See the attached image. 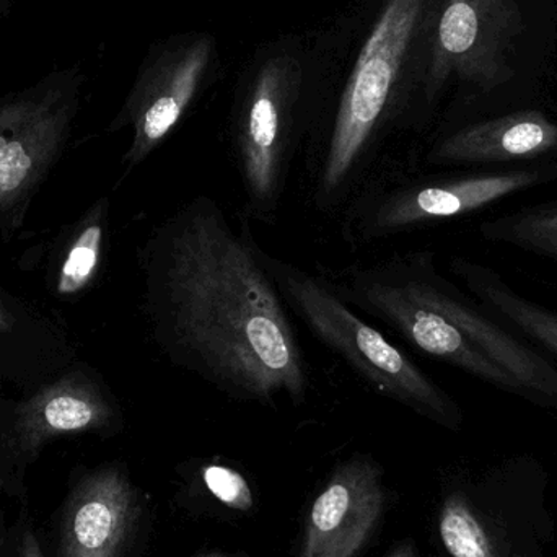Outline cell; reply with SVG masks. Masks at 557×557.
I'll return each instance as SVG.
<instances>
[{
  "label": "cell",
  "instance_id": "6da1fadb",
  "mask_svg": "<svg viewBox=\"0 0 557 557\" xmlns=\"http://www.w3.org/2000/svg\"><path fill=\"white\" fill-rule=\"evenodd\" d=\"M263 250L224 209L198 196L150 245V311L176 367L244 401L307 398L310 376Z\"/></svg>",
  "mask_w": 557,
  "mask_h": 557
},
{
  "label": "cell",
  "instance_id": "7a4b0ae2",
  "mask_svg": "<svg viewBox=\"0 0 557 557\" xmlns=\"http://www.w3.org/2000/svg\"><path fill=\"white\" fill-rule=\"evenodd\" d=\"M261 255L288 308L376 393L445 428L461 424L458 403L405 350L363 321L339 290L264 251Z\"/></svg>",
  "mask_w": 557,
  "mask_h": 557
},
{
  "label": "cell",
  "instance_id": "3957f363",
  "mask_svg": "<svg viewBox=\"0 0 557 557\" xmlns=\"http://www.w3.org/2000/svg\"><path fill=\"white\" fill-rule=\"evenodd\" d=\"M428 0H386L360 49L339 107L321 170L324 196L339 191L352 175L382 121L401 75Z\"/></svg>",
  "mask_w": 557,
  "mask_h": 557
},
{
  "label": "cell",
  "instance_id": "277c9868",
  "mask_svg": "<svg viewBox=\"0 0 557 557\" xmlns=\"http://www.w3.org/2000/svg\"><path fill=\"white\" fill-rule=\"evenodd\" d=\"M339 292L347 301L380 318L425 356L493 388L527 399L522 385L419 290L403 260L385 268L356 271L350 274L349 285Z\"/></svg>",
  "mask_w": 557,
  "mask_h": 557
},
{
  "label": "cell",
  "instance_id": "5b68a950",
  "mask_svg": "<svg viewBox=\"0 0 557 557\" xmlns=\"http://www.w3.org/2000/svg\"><path fill=\"white\" fill-rule=\"evenodd\" d=\"M84 82V69L71 65L0 100V211L20 201L61 152Z\"/></svg>",
  "mask_w": 557,
  "mask_h": 557
},
{
  "label": "cell",
  "instance_id": "8992f818",
  "mask_svg": "<svg viewBox=\"0 0 557 557\" xmlns=\"http://www.w3.org/2000/svg\"><path fill=\"white\" fill-rule=\"evenodd\" d=\"M214 58L215 38L209 33L175 36L149 52L111 124V131H133L124 157L129 169L152 156L178 126L201 91Z\"/></svg>",
  "mask_w": 557,
  "mask_h": 557
},
{
  "label": "cell",
  "instance_id": "52a82bcc",
  "mask_svg": "<svg viewBox=\"0 0 557 557\" xmlns=\"http://www.w3.org/2000/svg\"><path fill=\"white\" fill-rule=\"evenodd\" d=\"M304 71L290 54L268 58L255 72L235 123L242 180L251 208L276 211L284 178L287 133Z\"/></svg>",
  "mask_w": 557,
  "mask_h": 557
},
{
  "label": "cell",
  "instance_id": "ba28073f",
  "mask_svg": "<svg viewBox=\"0 0 557 557\" xmlns=\"http://www.w3.org/2000/svg\"><path fill=\"white\" fill-rule=\"evenodd\" d=\"M557 182V160L513 169H474L388 193L367 214L363 232L379 238L463 218L510 196Z\"/></svg>",
  "mask_w": 557,
  "mask_h": 557
},
{
  "label": "cell",
  "instance_id": "9c48e42d",
  "mask_svg": "<svg viewBox=\"0 0 557 557\" xmlns=\"http://www.w3.org/2000/svg\"><path fill=\"white\" fill-rule=\"evenodd\" d=\"M519 29L516 0H445L435 35L428 97H437L448 78L490 91L512 78L507 48Z\"/></svg>",
  "mask_w": 557,
  "mask_h": 557
},
{
  "label": "cell",
  "instance_id": "30bf717a",
  "mask_svg": "<svg viewBox=\"0 0 557 557\" xmlns=\"http://www.w3.org/2000/svg\"><path fill=\"white\" fill-rule=\"evenodd\" d=\"M382 476L373 461L341 465L311 504L300 557H356L383 512Z\"/></svg>",
  "mask_w": 557,
  "mask_h": 557
},
{
  "label": "cell",
  "instance_id": "8fae6325",
  "mask_svg": "<svg viewBox=\"0 0 557 557\" xmlns=\"http://www.w3.org/2000/svg\"><path fill=\"white\" fill-rule=\"evenodd\" d=\"M429 165L513 169L557 160V121L539 110L513 111L467 124L441 137Z\"/></svg>",
  "mask_w": 557,
  "mask_h": 557
},
{
  "label": "cell",
  "instance_id": "7c38bea8",
  "mask_svg": "<svg viewBox=\"0 0 557 557\" xmlns=\"http://www.w3.org/2000/svg\"><path fill=\"white\" fill-rule=\"evenodd\" d=\"M136 512V493L120 468L94 471L65 504L59 557H120Z\"/></svg>",
  "mask_w": 557,
  "mask_h": 557
},
{
  "label": "cell",
  "instance_id": "4fadbf2b",
  "mask_svg": "<svg viewBox=\"0 0 557 557\" xmlns=\"http://www.w3.org/2000/svg\"><path fill=\"white\" fill-rule=\"evenodd\" d=\"M113 419L114 408L94 380L74 372L46 386L18 409L16 438L23 454L36 455L59 435L101 431Z\"/></svg>",
  "mask_w": 557,
  "mask_h": 557
},
{
  "label": "cell",
  "instance_id": "5bb4252c",
  "mask_svg": "<svg viewBox=\"0 0 557 557\" xmlns=\"http://www.w3.org/2000/svg\"><path fill=\"white\" fill-rule=\"evenodd\" d=\"M450 270L496 320L557 363V311L520 294L487 264L457 257Z\"/></svg>",
  "mask_w": 557,
  "mask_h": 557
},
{
  "label": "cell",
  "instance_id": "9a60e30c",
  "mask_svg": "<svg viewBox=\"0 0 557 557\" xmlns=\"http://www.w3.org/2000/svg\"><path fill=\"white\" fill-rule=\"evenodd\" d=\"M480 235L490 244L557 260V201L523 206L509 214L487 219L481 222Z\"/></svg>",
  "mask_w": 557,
  "mask_h": 557
},
{
  "label": "cell",
  "instance_id": "2e32d148",
  "mask_svg": "<svg viewBox=\"0 0 557 557\" xmlns=\"http://www.w3.org/2000/svg\"><path fill=\"white\" fill-rule=\"evenodd\" d=\"M103 218L104 205H98L62 263L58 277L59 294H77L94 281L103 248Z\"/></svg>",
  "mask_w": 557,
  "mask_h": 557
},
{
  "label": "cell",
  "instance_id": "e0dca14e",
  "mask_svg": "<svg viewBox=\"0 0 557 557\" xmlns=\"http://www.w3.org/2000/svg\"><path fill=\"white\" fill-rule=\"evenodd\" d=\"M438 532L454 557H496L486 532L461 497L451 496L445 503Z\"/></svg>",
  "mask_w": 557,
  "mask_h": 557
},
{
  "label": "cell",
  "instance_id": "ac0fdd59",
  "mask_svg": "<svg viewBox=\"0 0 557 557\" xmlns=\"http://www.w3.org/2000/svg\"><path fill=\"white\" fill-rule=\"evenodd\" d=\"M202 481L209 493L224 506L235 510H250L253 507V493L244 474L224 465H208L202 470Z\"/></svg>",
  "mask_w": 557,
  "mask_h": 557
},
{
  "label": "cell",
  "instance_id": "d6986e66",
  "mask_svg": "<svg viewBox=\"0 0 557 557\" xmlns=\"http://www.w3.org/2000/svg\"><path fill=\"white\" fill-rule=\"evenodd\" d=\"M20 557H46L42 553L41 545H39L36 536L32 532H26L22 539V546H20Z\"/></svg>",
  "mask_w": 557,
  "mask_h": 557
},
{
  "label": "cell",
  "instance_id": "ffe728a7",
  "mask_svg": "<svg viewBox=\"0 0 557 557\" xmlns=\"http://www.w3.org/2000/svg\"><path fill=\"white\" fill-rule=\"evenodd\" d=\"M13 321L10 320V314L0 307V333H5L12 327Z\"/></svg>",
  "mask_w": 557,
  "mask_h": 557
},
{
  "label": "cell",
  "instance_id": "44dd1931",
  "mask_svg": "<svg viewBox=\"0 0 557 557\" xmlns=\"http://www.w3.org/2000/svg\"><path fill=\"white\" fill-rule=\"evenodd\" d=\"M13 0H0V20L3 18V16L7 15V13L10 12V9H12Z\"/></svg>",
  "mask_w": 557,
  "mask_h": 557
},
{
  "label": "cell",
  "instance_id": "7402d4cb",
  "mask_svg": "<svg viewBox=\"0 0 557 557\" xmlns=\"http://www.w3.org/2000/svg\"><path fill=\"white\" fill-rule=\"evenodd\" d=\"M196 557H231V556L221 555V553H206V555H199Z\"/></svg>",
  "mask_w": 557,
  "mask_h": 557
},
{
  "label": "cell",
  "instance_id": "603a6c76",
  "mask_svg": "<svg viewBox=\"0 0 557 557\" xmlns=\"http://www.w3.org/2000/svg\"><path fill=\"white\" fill-rule=\"evenodd\" d=\"M0 496H2V481H0Z\"/></svg>",
  "mask_w": 557,
  "mask_h": 557
},
{
  "label": "cell",
  "instance_id": "cb8c5ba5",
  "mask_svg": "<svg viewBox=\"0 0 557 557\" xmlns=\"http://www.w3.org/2000/svg\"><path fill=\"white\" fill-rule=\"evenodd\" d=\"M395 557H406V556H403V555H398V556H395Z\"/></svg>",
  "mask_w": 557,
  "mask_h": 557
}]
</instances>
